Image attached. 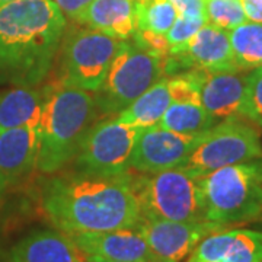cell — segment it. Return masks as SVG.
I'll use <instances>...</instances> for the list:
<instances>
[{
    "label": "cell",
    "instance_id": "obj_5",
    "mask_svg": "<svg viewBox=\"0 0 262 262\" xmlns=\"http://www.w3.org/2000/svg\"><path fill=\"white\" fill-rule=\"evenodd\" d=\"M133 187L146 219L173 222L206 220L201 175L189 169L173 168L134 179Z\"/></svg>",
    "mask_w": 262,
    "mask_h": 262
},
{
    "label": "cell",
    "instance_id": "obj_27",
    "mask_svg": "<svg viewBox=\"0 0 262 262\" xmlns=\"http://www.w3.org/2000/svg\"><path fill=\"white\" fill-rule=\"evenodd\" d=\"M134 41L137 46L141 48H146L149 51L158 53L160 56H169V46L166 35H162L153 31H147V29H137V32L134 34Z\"/></svg>",
    "mask_w": 262,
    "mask_h": 262
},
{
    "label": "cell",
    "instance_id": "obj_2",
    "mask_svg": "<svg viewBox=\"0 0 262 262\" xmlns=\"http://www.w3.org/2000/svg\"><path fill=\"white\" fill-rule=\"evenodd\" d=\"M66 29L54 0H15L0 6V84L35 86L51 70Z\"/></svg>",
    "mask_w": 262,
    "mask_h": 262
},
{
    "label": "cell",
    "instance_id": "obj_30",
    "mask_svg": "<svg viewBox=\"0 0 262 262\" xmlns=\"http://www.w3.org/2000/svg\"><path fill=\"white\" fill-rule=\"evenodd\" d=\"M248 20L262 24V0H241Z\"/></svg>",
    "mask_w": 262,
    "mask_h": 262
},
{
    "label": "cell",
    "instance_id": "obj_4",
    "mask_svg": "<svg viewBox=\"0 0 262 262\" xmlns=\"http://www.w3.org/2000/svg\"><path fill=\"white\" fill-rule=\"evenodd\" d=\"M201 187L207 222L225 229L262 215V159L211 170Z\"/></svg>",
    "mask_w": 262,
    "mask_h": 262
},
{
    "label": "cell",
    "instance_id": "obj_8",
    "mask_svg": "<svg viewBox=\"0 0 262 262\" xmlns=\"http://www.w3.org/2000/svg\"><path fill=\"white\" fill-rule=\"evenodd\" d=\"M139 131L140 128L117 118L95 122L75 156L77 172L101 177L127 173Z\"/></svg>",
    "mask_w": 262,
    "mask_h": 262
},
{
    "label": "cell",
    "instance_id": "obj_11",
    "mask_svg": "<svg viewBox=\"0 0 262 262\" xmlns=\"http://www.w3.org/2000/svg\"><path fill=\"white\" fill-rule=\"evenodd\" d=\"M153 256L169 262H181L189 256L204 237L223 230L211 222H173L141 217L139 223Z\"/></svg>",
    "mask_w": 262,
    "mask_h": 262
},
{
    "label": "cell",
    "instance_id": "obj_32",
    "mask_svg": "<svg viewBox=\"0 0 262 262\" xmlns=\"http://www.w3.org/2000/svg\"><path fill=\"white\" fill-rule=\"evenodd\" d=\"M77 262H91V261L88 259V256H86V255H83V253L80 252V258H79V261Z\"/></svg>",
    "mask_w": 262,
    "mask_h": 262
},
{
    "label": "cell",
    "instance_id": "obj_29",
    "mask_svg": "<svg viewBox=\"0 0 262 262\" xmlns=\"http://www.w3.org/2000/svg\"><path fill=\"white\" fill-rule=\"evenodd\" d=\"M54 2H56L57 6L61 9V12L64 13L66 16L80 22L83 13L91 6V3L94 0H54Z\"/></svg>",
    "mask_w": 262,
    "mask_h": 262
},
{
    "label": "cell",
    "instance_id": "obj_22",
    "mask_svg": "<svg viewBox=\"0 0 262 262\" xmlns=\"http://www.w3.org/2000/svg\"><path fill=\"white\" fill-rule=\"evenodd\" d=\"M234 61L239 70H252L262 66V24L246 20L229 31Z\"/></svg>",
    "mask_w": 262,
    "mask_h": 262
},
{
    "label": "cell",
    "instance_id": "obj_1",
    "mask_svg": "<svg viewBox=\"0 0 262 262\" xmlns=\"http://www.w3.org/2000/svg\"><path fill=\"white\" fill-rule=\"evenodd\" d=\"M42 210L50 223L69 236L137 226L143 217L128 173L51 179L44 188Z\"/></svg>",
    "mask_w": 262,
    "mask_h": 262
},
{
    "label": "cell",
    "instance_id": "obj_9",
    "mask_svg": "<svg viewBox=\"0 0 262 262\" xmlns=\"http://www.w3.org/2000/svg\"><path fill=\"white\" fill-rule=\"evenodd\" d=\"M122 44V39L92 28L73 32L66 39L63 50L64 83L96 92Z\"/></svg>",
    "mask_w": 262,
    "mask_h": 262
},
{
    "label": "cell",
    "instance_id": "obj_21",
    "mask_svg": "<svg viewBox=\"0 0 262 262\" xmlns=\"http://www.w3.org/2000/svg\"><path fill=\"white\" fill-rule=\"evenodd\" d=\"M215 124L201 102H172L163 114L159 127L181 134H203Z\"/></svg>",
    "mask_w": 262,
    "mask_h": 262
},
{
    "label": "cell",
    "instance_id": "obj_12",
    "mask_svg": "<svg viewBox=\"0 0 262 262\" xmlns=\"http://www.w3.org/2000/svg\"><path fill=\"white\" fill-rule=\"evenodd\" d=\"M169 57H173L179 66L191 67L192 70H239L234 61L229 31L210 22L204 24L185 44L170 48Z\"/></svg>",
    "mask_w": 262,
    "mask_h": 262
},
{
    "label": "cell",
    "instance_id": "obj_3",
    "mask_svg": "<svg viewBox=\"0 0 262 262\" xmlns=\"http://www.w3.org/2000/svg\"><path fill=\"white\" fill-rule=\"evenodd\" d=\"M98 114L95 95L64 83L47 95L37 125V166L54 173L75 159L84 134Z\"/></svg>",
    "mask_w": 262,
    "mask_h": 262
},
{
    "label": "cell",
    "instance_id": "obj_20",
    "mask_svg": "<svg viewBox=\"0 0 262 262\" xmlns=\"http://www.w3.org/2000/svg\"><path fill=\"white\" fill-rule=\"evenodd\" d=\"M172 102L173 99L169 89V77H163L141 96H139L128 108H125L118 114L115 118L118 121L134 125L137 128L159 125L163 114L166 113V110Z\"/></svg>",
    "mask_w": 262,
    "mask_h": 262
},
{
    "label": "cell",
    "instance_id": "obj_19",
    "mask_svg": "<svg viewBox=\"0 0 262 262\" xmlns=\"http://www.w3.org/2000/svg\"><path fill=\"white\" fill-rule=\"evenodd\" d=\"M46 99V94L32 86H16L0 92V133L37 127Z\"/></svg>",
    "mask_w": 262,
    "mask_h": 262
},
{
    "label": "cell",
    "instance_id": "obj_6",
    "mask_svg": "<svg viewBox=\"0 0 262 262\" xmlns=\"http://www.w3.org/2000/svg\"><path fill=\"white\" fill-rule=\"evenodd\" d=\"M166 60L168 56L124 41L95 95L98 111L110 115L128 108L153 84L166 77Z\"/></svg>",
    "mask_w": 262,
    "mask_h": 262
},
{
    "label": "cell",
    "instance_id": "obj_24",
    "mask_svg": "<svg viewBox=\"0 0 262 262\" xmlns=\"http://www.w3.org/2000/svg\"><path fill=\"white\" fill-rule=\"evenodd\" d=\"M208 22L219 28L232 31L248 20L241 0H206Z\"/></svg>",
    "mask_w": 262,
    "mask_h": 262
},
{
    "label": "cell",
    "instance_id": "obj_10",
    "mask_svg": "<svg viewBox=\"0 0 262 262\" xmlns=\"http://www.w3.org/2000/svg\"><path fill=\"white\" fill-rule=\"evenodd\" d=\"M201 134H181L159 125L140 128L131 155L130 168L156 173L185 163Z\"/></svg>",
    "mask_w": 262,
    "mask_h": 262
},
{
    "label": "cell",
    "instance_id": "obj_17",
    "mask_svg": "<svg viewBox=\"0 0 262 262\" xmlns=\"http://www.w3.org/2000/svg\"><path fill=\"white\" fill-rule=\"evenodd\" d=\"M80 251L69 234L60 230H37L20 239L5 262H77Z\"/></svg>",
    "mask_w": 262,
    "mask_h": 262
},
{
    "label": "cell",
    "instance_id": "obj_23",
    "mask_svg": "<svg viewBox=\"0 0 262 262\" xmlns=\"http://www.w3.org/2000/svg\"><path fill=\"white\" fill-rule=\"evenodd\" d=\"M178 12L170 0H137V29L166 35Z\"/></svg>",
    "mask_w": 262,
    "mask_h": 262
},
{
    "label": "cell",
    "instance_id": "obj_35",
    "mask_svg": "<svg viewBox=\"0 0 262 262\" xmlns=\"http://www.w3.org/2000/svg\"><path fill=\"white\" fill-rule=\"evenodd\" d=\"M187 262H206V261H192V259H188Z\"/></svg>",
    "mask_w": 262,
    "mask_h": 262
},
{
    "label": "cell",
    "instance_id": "obj_14",
    "mask_svg": "<svg viewBox=\"0 0 262 262\" xmlns=\"http://www.w3.org/2000/svg\"><path fill=\"white\" fill-rule=\"evenodd\" d=\"M192 72L198 84L201 105L215 122L244 117L246 75L241 73L242 70Z\"/></svg>",
    "mask_w": 262,
    "mask_h": 262
},
{
    "label": "cell",
    "instance_id": "obj_26",
    "mask_svg": "<svg viewBox=\"0 0 262 262\" xmlns=\"http://www.w3.org/2000/svg\"><path fill=\"white\" fill-rule=\"evenodd\" d=\"M204 24H207V20L184 18V16H179L178 15V18L175 19L173 25L170 27L168 34H166V39H168L170 48L185 44L187 41H189L191 38L195 35L196 32H198V29L201 28Z\"/></svg>",
    "mask_w": 262,
    "mask_h": 262
},
{
    "label": "cell",
    "instance_id": "obj_7",
    "mask_svg": "<svg viewBox=\"0 0 262 262\" xmlns=\"http://www.w3.org/2000/svg\"><path fill=\"white\" fill-rule=\"evenodd\" d=\"M256 159H262L259 133L241 118H230L200 136L182 168L203 177L223 166Z\"/></svg>",
    "mask_w": 262,
    "mask_h": 262
},
{
    "label": "cell",
    "instance_id": "obj_13",
    "mask_svg": "<svg viewBox=\"0 0 262 262\" xmlns=\"http://www.w3.org/2000/svg\"><path fill=\"white\" fill-rule=\"evenodd\" d=\"M70 237L86 256L114 262H149L155 259L139 225L105 232L70 234Z\"/></svg>",
    "mask_w": 262,
    "mask_h": 262
},
{
    "label": "cell",
    "instance_id": "obj_16",
    "mask_svg": "<svg viewBox=\"0 0 262 262\" xmlns=\"http://www.w3.org/2000/svg\"><path fill=\"white\" fill-rule=\"evenodd\" d=\"M37 127L0 133V196L27 177L37 165Z\"/></svg>",
    "mask_w": 262,
    "mask_h": 262
},
{
    "label": "cell",
    "instance_id": "obj_25",
    "mask_svg": "<svg viewBox=\"0 0 262 262\" xmlns=\"http://www.w3.org/2000/svg\"><path fill=\"white\" fill-rule=\"evenodd\" d=\"M244 117H248L262 128V66L246 75V98Z\"/></svg>",
    "mask_w": 262,
    "mask_h": 262
},
{
    "label": "cell",
    "instance_id": "obj_31",
    "mask_svg": "<svg viewBox=\"0 0 262 262\" xmlns=\"http://www.w3.org/2000/svg\"><path fill=\"white\" fill-rule=\"evenodd\" d=\"M88 259L91 262H114V261H106V259H102V258H96V256H88Z\"/></svg>",
    "mask_w": 262,
    "mask_h": 262
},
{
    "label": "cell",
    "instance_id": "obj_28",
    "mask_svg": "<svg viewBox=\"0 0 262 262\" xmlns=\"http://www.w3.org/2000/svg\"><path fill=\"white\" fill-rule=\"evenodd\" d=\"M179 16L192 19H203L208 22L207 18L206 0H170Z\"/></svg>",
    "mask_w": 262,
    "mask_h": 262
},
{
    "label": "cell",
    "instance_id": "obj_34",
    "mask_svg": "<svg viewBox=\"0 0 262 262\" xmlns=\"http://www.w3.org/2000/svg\"><path fill=\"white\" fill-rule=\"evenodd\" d=\"M149 262H169V261H163V259H158V258H155V259H151Z\"/></svg>",
    "mask_w": 262,
    "mask_h": 262
},
{
    "label": "cell",
    "instance_id": "obj_33",
    "mask_svg": "<svg viewBox=\"0 0 262 262\" xmlns=\"http://www.w3.org/2000/svg\"><path fill=\"white\" fill-rule=\"evenodd\" d=\"M10 2H15V0H0V6L2 5H6V3H10Z\"/></svg>",
    "mask_w": 262,
    "mask_h": 262
},
{
    "label": "cell",
    "instance_id": "obj_18",
    "mask_svg": "<svg viewBox=\"0 0 262 262\" xmlns=\"http://www.w3.org/2000/svg\"><path fill=\"white\" fill-rule=\"evenodd\" d=\"M80 24L127 41L137 32V0H94Z\"/></svg>",
    "mask_w": 262,
    "mask_h": 262
},
{
    "label": "cell",
    "instance_id": "obj_15",
    "mask_svg": "<svg viewBox=\"0 0 262 262\" xmlns=\"http://www.w3.org/2000/svg\"><path fill=\"white\" fill-rule=\"evenodd\" d=\"M192 261L262 262V232L219 230L204 237L189 255Z\"/></svg>",
    "mask_w": 262,
    "mask_h": 262
}]
</instances>
